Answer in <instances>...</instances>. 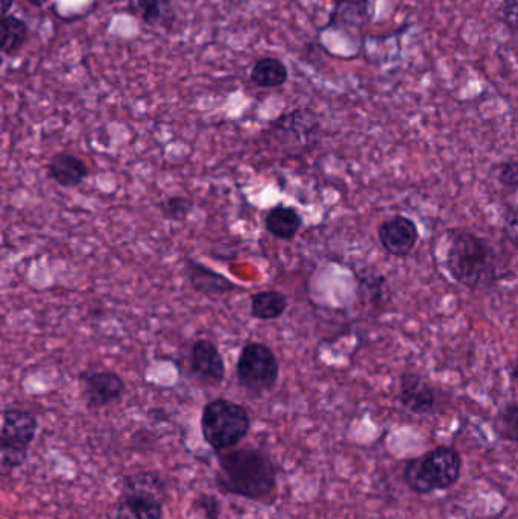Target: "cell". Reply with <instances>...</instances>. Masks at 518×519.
Wrapping results in <instances>:
<instances>
[{
    "mask_svg": "<svg viewBox=\"0 0 518 519\" xmlns=\"http://www.w3.org/2000/svg\"><path fill=\"white\" fill-rule=\"evenodd\" d=\"M444 266L453 281L468 290L493 289L511 272L496 246L468 230H450L447 234Z\"/></svg>",
    "mask_w": 518,
    "mask_h": 519,
    "instance_id": "1",
    "label": "cell"
},
{
    "mask_svg": "<svg viewBox=\"0 0 518 519\" xmlns=\"http://www.w3.org/2000/svg\"><path fill=\"white\" fill-rule=\"evenodd\" d=\"M218 488L259 503H272L277 494V471L268 454L256 448L227 450L219 456Z\"/></svg>",
    "mask_w": 518,
    "mask_h": 519,
    "instance_id": "2",
    "label": "cell"
},
{
    "mask_svg": "<svg viewBox=\"0 0 518 519\" xmlns=\"http://www.w3.org/2000/svg\"><path fill=\"white\" fill-rule=\"evenodd\" d=\"M462 456L456 448L440 445L408 460L403 469L406 486L417 495L447 491L461 479Z\"/></svg>",
    "mask_w": 518,
    "mask_h": 519,
    "instance_id": "3",
    "label": "cell"
},
{
    "mask_svg": "<svg viewBox=\"0 0 518 519\" xmlns=\"http://www.w3.org/2000/svg\"><path fill=\"white\" fill-rule=\"evenodd\" d=\"M250 428V415L241 404L218 398L204 406L201 430L204 441L215 451L233 450L247 438Z\"/></svg>",
    "mask_w": 518,
    "mask_h": 519,
    "instance_id": "4",
    "label": "cell"
},
{
    "mask_svg": "<svg viewBox=\"0 0 518 519\" xmlns=\"http://www.w3.org/2000/svg\"><path fill=\"white\" fill-rule=\"evenodd\" d=\"M236 377L239 386L256 397L274 391L280 377V363L271 346L248 342L237 359Z\"/></svg>",
    "mask_w": 518,
    "mask_h": 519,
    "instance_id": "5",
    "label": "cell"
},
{
    "mask_svg": "<svg viewBox=\"0 0 518 519\" xmlns=\"http://www.w3.org/2000/svg\"><path fill=\"white\" fill-rule=\"evenodd\" d=\"M38 421L34 413L22 409L2 412L0 435V471L7 475L26 462L29 445L37 435Z\"/></svg>",
    "mask_w": 518,
    "mask_h": 519,
    "instance_id": "6",
    "label": "cell"
},
{
    "mask_svg": "<svg viewBox=\"0 0 518 519\" xmlns=\"http://www.w3.org/2000/svg\"><path fill=\"white\" fill-rule=\"evenodd\" d=\"M271 133L286 146L289 154H306L320 143V117L309 108H297L274 120Z\"/></svg>",
    "mask_w": 518,
    "mask_h": 519,
    "instance_id": "7",
    "label": "cell"
},
{
    "mask_svg": "<svg viewBox=\"0 0 518 519\" xmlns=\"http://www.w3.org/2000/svg\"><path fill=\"white\" fill-rule=\"evenodd\" d=\"M398 401L412 415L432 416L443 412L444 392L418 372L405 371L398 384Z\"/></svg>",
    "mask_w": 518,
    "mask_h": 519,
    "instance_id": "8",
    "label": "cell"
},
{
    "mask_svg": "<svg viewBox=\"0 0 518 519\" xmlns=\"http://www.w3.org/2000/svg\"><path fill=\"white\" fill-rule=\"evenodd\" d=\"M79 387L89 409H102L119 403L127 392L124 378L111 371L81 372Z\"/></svg>",
    "mask_w": 518,
    "mask_h": 519,
    "instance_id": "9",
    "label": "cell"
},
{
    "mask_svg": "<svg viewBox=\"0 0 518 519\" xmlns=\"http://www.w3.org/2000/svg\"><path fill=\"white\" fill-rule=\"evenodd\" d=\"M189 371L193 380L204 387L221 386L225 362L218 346L209 339H196L190 346Z\"/></svg>",
    "mask_w": 518,
    "mask_h": 519,
    "instance_id": "10",
    "label": "cell"
},
{
    "mask_svg": "<svg viewBox=\"0 0 518 519\" xmlns=\"http://www.w3.org/2000/svg\"><path fill=\"white\" fill-rule=\"evenodd\" d=\"M377 239L386 254L405 258L414 251L420 240L417 224L408 216L395 214L385 219L377 228Z\"/></svg>",
    "mask_w": 518,
    "mask_h": 519,
    "instance_id": "11",
    "label": "cell"
},
{
    "mask_svg": "<svg viewBox=\"0 0 518 519\" xmlns=\"http://www.w3.org/2000/svg\"><path fill=\"white\" fill-rule=\"evenodd\" d=\"M376 7L377 0H335L324 31H362L376 17Z\"/></svg>",
    "mask_w": 518,
    "mask_h": 519,
    "instance_id": "12",
    "label": "cell"
},
{
    "mask_svg": "<svg viewBox=\"0 0 518 519\" xmlns=\"http://www.w3.org/2000/svg\"><path fill=\"white\" fill-rule=\"evenodd\" d=\"M184 275L190 286L204 296H222L239 289L236 283L228 280L225 275L213 271L209 266L187 258L184 262Z\"/></svg>",
    "mask_w": 518,
    "mask_h": 519,
    "instance_id": "13",
    "label": "cell"
},
{
    "mask_svg": "<svg viewBox=\"0 0 518 519\" xmlns=\"http://www.w3.org/2000/svg\"><path fill=\"white\" fill-rule=\"evenodd\" d=\"M89 166L86 161L67 152L55 154L49 160L48 177L49 180L57 183L64 189H73V187L81 186L89 177Z\"/></svg>",
    "mask_w": 518,
    "mask_h": 519,
    "instance_id": "14",
    "label": "cell"
},
{
    "mask_svg": "<svg viewBox=\"0 0 518 519\" xmlns=\"http://www.w3.org/2000/svg\"><path fill=\"white\" fill-rule=\"evenodd\" d=\"M265 228L275 239L294 240L303 228V218L297 208L277 204L265 216Z\"/></svg>",
    "mask_w": 518,
    "mask_h": 519,
    "instance_id": "15",
    "label": "cell"
},
{
    "mask_svg": "<svg viewBox=\"0 0 518 519\" xmlns=\"http://www.w3.org/2000/svg\"><path fill=\"white\" fill-rule=\"evenodd\" d=\"M116 519H163V500L154 495L122 494Z\"/></svg>",
    "mask_w": 518,
    "mask_h": 519,
    "instance_id": "16",
    "label": "cell"
},
{
    "mask_svg": "<svg viewBox=\"0 0 518 519\" xmlns=\"http://www.w3.org/2000/svg\"><path fill=\"white\" fill-rule=\"evenodd\" d=\"M250 79L259 89H278L288 82L289 70L280 58L263 57L251 69Z\"/></svg>",
    "mask_w": 518,
    "mask_h": 519,
    "instance_id": "17",
    "label": "cell"
},
{
    "mask_svg": "<svg viewBox=\"0 0 518 519\" xmlns=\"http://www.w3.org/2000/svg\"><path fill=\"white\" fill-rule=\"evenodd\" d=\"M288 298L278 290H262L251 296V316L259 321H274L285 315Z\"/></svg>",
    "mask_w": 518,
    "mask_h": 519,
    "instance_id": "18",
    "label": "cell"
},
{
    "mask_svg": "<svg viewBox=\"0 0 518 519\" xmlns=\"http://www.w3.org/2000/svg\"><path fill=\"white\" fill-rule=\"evenodd\" d=\"M2 29V40H0V49L4 55H14L25 46L28 40L29 29L23 20L16 16H4L0 22Z\"/></svg>",
    "mask_w": 518,
    "mask_h": 519,
    "instance_id": "19",
    "label": "cell"
},
{
    "mask_svg": "<svg viewBox=\"0 0 518 519\" xmlns=\"http://www.w3.org/2000/svg\"><path fill=\"white\" fill-rule=\"evenodd\" d=\"M165 492V483L157 472H137L125 477L122 483V494L154 495L163 500Z\"/></svg>",
    "mask_w": 518,
    "mask_h": 519,
    "instance_id": "20",
    "label": "cell"
},
{
    "mask_svg": "<svg viewBox=\"0 0 518 519\" xmlns=\"http://www.w3.org/2000/svg\"><path fill=\"white\" fill-rule=\"evenodd\" d=\"M362 296L370 302L374 309L383 310L391 301L389 296L388 280L379 272H368L361 278Z\"/></svg>",
    "mask_w": 518,
    "mask_h": 519,
    "instance_id": "21",
    "label": "cell"
},
{
    "mask_svg": "<svg viewBox=\"0 0 518 519\" xmlns=\"http://www.w3.org/2000/svg\"><path fill=\"white\" fill-rule=\"evenodd\" d=\"M493 430L502 441L518 444V403H508L499 410Z\"/></svg>",
    "mask_w": 518,
    "mask_h": 519,
    "instance_id": "22",
    "label": "cell"
},
{
    "mask_svg": "<svg viewBox=\"0 0 518 519\" xmlns=\"http://www.w3.org/2000/svg\"><path fill=\"white\" fill-rule=\"evenodd\" d=\"M136 7L143 22L149 26L171 23V17L174 19V10L169 0H137Z\"/></svg>",
    "mask_w": 518,
    "mask_h": 519,
    "instance_id": "23",
    "label": "cell"
},
{
    "mask_svg": "<svg viewBox=\"0 0 518 519\" xmlns=\"http://www.w3.org/2000/svg\"><path fill=\"white\" fill-rule=\"evenodd\" d=\"M160 210L168 221L184 222L195 210V202L187 196H169L165 201L160 202Z\"/></svg>",
    "mask_w": 518,
    "mask_h": 519,
    "instance_id": "24",
    "label": "cell"
},
{
    "mask_svg": "<svg viewBox=\"0 0 518 519\" xmlns=\"http://www.w3.org/2000/svg\"><path fill=\"white\" fill-rule=\"evenodd\" d=\"M222 504L212 494H201L193 500L192 512L198 519H219Z\"/></svg>",
    "mask_w": 518,
    "mask_h": 519,
    "instance_id": "25",
    "label": "cell"
},
{
    "mask_svg": "<svg viewBox=\"0 0 518 519\" xmlns=\"http://www.w3.org/2000/svg\"><path fill=\"white\" fill-rule=\"evenodd\" d=\"M502 231L505 239L518 248V205H508L503 213Z\"/></svg>",
    "mask_w": 518,
    "mask_h": 519,
    "instance_id": "26",
    "label": "cell"
},
{
    "mask_svg": "<svg viewBox=\"0 0 518 519\" xmlns=\"http://www.w3.org/2000/svg\"><path fill=\"white\" fill-rule=\"evenodd\" d=\"M497 180L506 189L518 190V160L503 161L497 173Z\"/></svg>",
    "mask_w": 518,
    "mask_h": 519,
    "instance_id": "27",
    "label": "cell"
},
{
    "mask_svg": "<svg viewBox=\"0 0 518 519\" xmlns=\"http://www.w3.org/2000/svg\"><path fill=\"white\" fill-rule=\"evenodd\" d=\"M499 11L503 25L512 34H518V0H502Z\"/></svg>",
    "mask_w": 518,
    "mask_h": 519,
    "instance_id": "28",
    "label": "cell"
},
{
    "mask_svg": "<svg viewBox=\"0 0 518 519\" xmlns=\"http://www.w3.org/2000/svg\"><path fill=\"white\" fill-rule=\"evenodd\" d=\"M509 375H511L512 380L518 381V353L512 360L511 366H509Z\"/></svg>",
    "mask_w": 518,
    "mask_h": 519,
    "instance_id": "29",
    "label": "cell"
},
{
    "mask_svg": "<svg viewBox=\"0 0 518 519\" xmlns=\"http://www.w3.org/2000/svg\"><path fill=\"white\" fill-rule=\"evenodd\" d=\"M14 0H2V17L8 16L11 8H13Z\"/></svg>",
    "mask_w": 518,
    "mask_h": 519,
    "instance_id": "30",
    "label": "cell"
},
{
    "mask_svg": "<svg viewBox=\"0 0 518 519\" xmlns=\"http://www.w3.org/2000/svg\"><path fill=\"white\" fill-rule=\"evenodd\" d=\"M29 5L35 8H43L45 5H48L51 0H26Z\"/></svg>",
    "mask_w": 518,
    "mask_h": 519,
    "instance_id": "31",
    "label": "cell"
}]
</instances>
